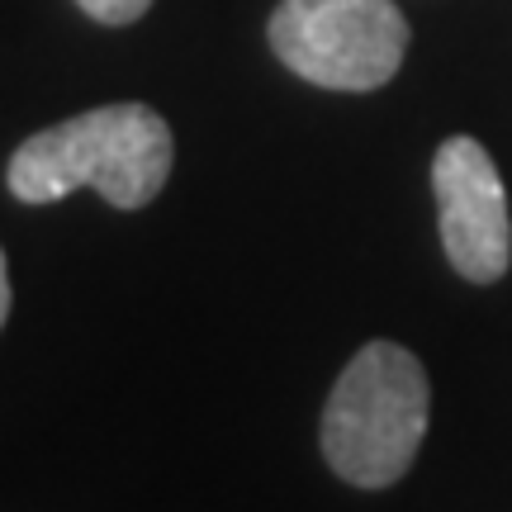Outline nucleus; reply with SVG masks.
Returning a JSON list of instances; mask_svg holds the SVG:
<instances>
[{"label":"nucleus","mask_w":512,"mask_h":512,"mask_svg":"<svg viewBox=\"0 0 512 512\" xmlns=\"http://www.w3.org/2000/svg\"><path fill=\"white\" fill-rule=\"evenodd\" d=\"M76 5L91 19H100V24H133V19L147 15L152 0H76Z\"/></svg>","instance_id":"nucleus-5"},{"label":"nucleus","mask_w":512,"mask_h":512,"mask_svg":"<svg viewBox=\"0 0 512 512\" xmlns=\"http://www.w3.org/2000/svg\"><path fill=\"white\" fill-rule=\"evenodd\" d=\"M275 57L328 91H380L403 67L408 19L394 0H280Z\"/></svg>","instance_id":"nucleus-3"},{"label":"nucleus","mask_w":512,"mask_h":512,"mask_svg":"<svg viewBox=\"0 0 512 512\" xmlns=\"http://www.w3.org/2000/svg\"><path fill=\"white\" fill-rule=\"evenodd\" d=\"M441 247L465 280L494 285L512 261V214L489 147L475 138H446L432 157Z\"/></svg>","instance_id":"nucleus-4"},{"label":"nucleus","mask_w":512,"mask_h":512,"mask_svg":"<svg viewBox=\"0 0 512 512\" xmlns=\"http://www.w3.org/2000/svg\"><path fill=\"white\" fill-rule=\"evenodd\" d=\"M432 384L399 342H366L337 375L323 408V456L356 489H389L418 460Z\"/></svg>","instance_id":"nucleus-2"},{"label":"nucleus","mask_w":512,"mask_h":512,"mask_svg":"<svg viewBox=\"0 0 512 512\" xmlns=\"http://www.w3.org/2000/svg\"><path fill=\"white\" fill-rule=\"evenodd\" d=\"M171 162L176 143L152 105H100L24 138L5 181L24 204H53L91 185L114 209H143L162 195Z\"/></svg>","instance_id":"nucleus-1"},{"label":"nucleus","mask_w":512,"mask_h":512,"mask_svg":"<svg viewBox=\"0 0 512 512\" xmlns=\"http://www.w3.org/2000/svg\"><path fill=\"white\" fill-rule=\"evenodd\" d=\"M10 318V266H5V252H0V328Z\"/></svg>","instance_id":"nucleus-6"}]
</instances>
